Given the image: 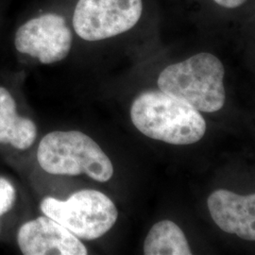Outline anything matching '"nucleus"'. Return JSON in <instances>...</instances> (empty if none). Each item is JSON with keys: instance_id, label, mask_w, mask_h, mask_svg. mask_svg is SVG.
<instances>
[{"instance_id": "10", "label": "nucleus", "mask_w": 255, "mask_h": 255, "mask_svg": "<svg viewBox=\"0 0 255 255\" xmlns=\"http://www.w3.org/2000/svg\"><path fill=\"white\" fill-rule=\"evenodd\" d=\"M144 254L146 255H190L191 250L181 228L173 221L162 220L147 234Z\"/></svg>"}, {"instance_id": "3", "label": "nucleus", "mask_w": 255, "mask_h": 255, "mask_svg": "<svg viewBox=\"0 0 255 255\" xmlns=\"http://www.w3.org/2000/svg\"><path fill=\"white\" fill-rule=\"evenodd\" d=\"M40 166L49 174H86L97 182H108L114 166L92 138L78 130L52 131L42 139L37 150Z\"/></svg>"}, {"instance_id": "1", "label": "nucleus", "mask_w": 255, "mask_h": 255, "mask_svg": "<svg viewBox=\"0 0 255 255\" xmlns=\"http://www.w3.org/2000/svg\"><path fill=\"white\" fill-rule=\"evenodd\" d=\"M130 119L146 136L171 145L194 144L206 131L198 110L161 90L142 93L131 105Z\"/></svg>"}, {"instance_id": "4", "label": "nucleus", "mask_w": 255, "mask_h": 255, "mask_svg": "<svg viewBox=\"0 0 255 255\" xmlns=\"http://www.w3.org/2000/svg\"><path fill=\"white\" fill-rule=\"evenodd\" d=\"M45 216L53 219L78 238L93 240L105 235L118 219V209L100 191L85 189L67 201L46 197L40 205Z\"/></svg>"}, {"instance_id": "2", "label": "nucleus", "mask_w": 255, "mask_h": 255, "mask_svg": "<svg viewBox=\"0 0 255 255\" xmlns=\"http://www.w3.org/2000/svg\"><path fill=\"white\" fill-rule=\"evenodd\" d=\"M223 78L224 67L219 59L203 52L164 68L158 86L199 112L215 113L225 103Z\"/></svg>"}, {"instance_id": "11", "label": "nucleus", "mask_w": 255, "mask_h": 255, "mask_svg": "<svg viewBox=\"0 0 255 255\" xmlns=\"http://www.w3.org/2000/svg\"><path fill=\"white\" fill-rule=\"evenodd\" d=\"M16 197V192L12 184L6 179L0 177V217L12 208Z\"/></svg>"}, {"instance_id": "9", "label": "nucleus", "mask_w": 255, "mask_h": 255, "mask_svg": "<svg viewBox=\"0 0 255 255\" xmlns=\"http://www.w3.org/2000/svg\"><path fill=\"white\" fill-rule=\"evenodd\" d=\"M36 135L33 121L19 117L15 101L7 89L0 87V143L27 149L32 146Z\"/></svg>"}, {"instance_id": "7", "label": "nucleus", "mask_w": 255, "mask_h": 255, "mask_svg": "<svg viewBox=\"0 0 255 255\" xmlns=\"http://www.w3.org/2000/svg\"><path fill=\"white\" fill-rule=\"evenodd\" d=\"M17 242L25 255L88 254L78 237L46 216L25 223L19 230Z\"/></svg>"}, {"instance_id": "5", "label": "nucleus", "mask_w": 255, "mask_h": 255, "mask_svg": "<svg viewBox=\"0 0 255 255\" xmlns=\"http://www.w3.org/2000/svg\"><path fill=\"white\" fill-rule=\"evenodd\" d=\"M142 10V0H79L74 29L86 41L107 39L134 27Z\"/></svg>"}, {"instance_id": "12", "label": "nucleus", "mask_w": 255, "mask_h": 255, "mask_svg": "<svg viewBox=\"0 0 255 255\" xmlns=\"http://www.w3.org/2000/svg\"><path fill=\"white\" fill-rule=\"evenodd\" d=\"M214 1L222 7L234 9V8H237V7L241 6L242 4H244L247 0H214Z\"/></svg>"}, {"instance_id": "8", "label": "nucleus", "mask_w": 255, "mask_h": 255, "mask_svg": "<svg viewBox=\"0 0 255 255\" xmlns=\"http://www.w3.org/2000/svg\"><path fill=\"white\" fill-rule=\"evenodd\" d=\"M207 204L212 219L222 231L255 241V194L241 196L219 189L210 195Z\"/></svg>"}, {"instance_id": "6", "label": "nucleus", "mask_w": 255, "mask_h": 255, "mask_svg": "<svg viewBox=\"0 0 255 255\" xmlns=\"http://www.w3.org/2000/svg\"><path fill=\"white\" fill-rule=\"evenodd\" d=\"M14 45L19 52L42 64L64 60L72 46V32L64 17L48 13L27 21L17 29Z\"/></svg>"}]
</instances>
